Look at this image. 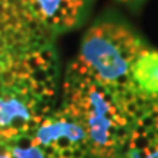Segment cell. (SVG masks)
Masks as SVG:
<instances>
[{
    "label": "cell",
    "mask_w": 158,
    "mask_h": 158,
    "mask_svg": "<svg viewBox=\"0 0 158 158\" xmlns=\"http://www.w3.org/2000/svg\"><path fill=\"white\" fill-rule=\"evenodd\" d=\"M135 91L149 102H158V50L147 45L132 66Z\"/></svg>",
    "instance_id": "52a82bcc"
},
{
    "label": "cell",
    "mask_w": 158,
    "mask_h": 158,
    "mask_svg": "<svg viewBox=\"0 0 158 158\" xmlns=\"http://www.w3.org/2000/svg\"><path fill=\"white\" fill-rule=\"evenodd\" d=\"M0 158H13L9 142L0 139Z\"/></svg>",
    "instance_id": "ba28073f"
},
{
    "label": "cell",
    "mask_w": 158,
    "mask_h": 158,
    "mask_svg": "<svg viewBox=\"0 0 158 158\" xmlns=\"http://www.w3.org/2000/svg\"><path fill=\"white\" fill-rule=\"evenodd\" d=\"M113 158H158V104L148 108Z\"/></svg>",
    "instance_id": "8992f818"
},
{
    "label": "cell",
    "mask_w": 158,
    "mask_h": 158,
    "mask_svg": "<svg viewBox=\"0 0 158 158\" xmlns=\"http://www.w3.org/2000/svg\"><path fill=\"white\" fill-rule=\"evenodd\" d=\"M157 104L133 91L116 89L68 70L62 107L84 129L95 158H113L127 142L139 117Z\"/></svg>",
    "instance_id": "6da1fadb"
},
{
    "label": "cell",
    "mask_w": 158,
    "mask_h": 158,
    "mask_svg": "<svg viewBox=\"0 0 158 158\" xmlns=\"http://www.w3.org/2000/svg\"><path fill=\"white\" fill-rule=\"evenodd\" d=\"M44 158H95L81 124L60 107L31 133Z\"/></svg>",
    "instance_id": "277c9868"
},
{
    "label": "cell",
    "mask_w": 158,
    "mask_h": 158,
    "mask_svg": "<svg viewBox=\"0 0 158 158\" xmlns=\"http://www.w3.org/2000/svg\"><path fill=\"white\" fill-rule=\"evenodd\" d=\"M118 2H122V3H129V5H132V3H138L139 0H118Z\"/></svg>",
    "instance_id": "9c48e42d"
},
{
    "label": "cell",
    "mask_w": 158,
    "mask_h": 158,
    "mask_svg": "<svg viewBox=\"0 0 158 158\" xmlns=\"http://www.w3.org/2000/svg\"><path fill=\"white\" fill-rule=\"evenodd\" d=\"M85 0H23V7L45 29L72 28L78 22Z\"/></svg>",
    "instance_id": "5b68a950"
},
{
    "label": "cell",
    "mask_w": 158,
    "mask_h": 158,
    "mask_svg": "<svg viewBox=\"0 0 158 158\" xmlns=\"http://www.w3.org/2000/svg\"><path fill=\"white\" fill-rule=\"evenodd\" d=\"M13 76L0 84V139L12 142L31 135L51 113L56 81L40 82L22 60L10 63Z\"/></svg>",
    "instance_id": "3957f363"
},
{
    "label": "cell",
    "mask_w": 158,
    "mask_h": 158,
    "mask_svg": "<svg viewBox=\"0 0 158 158\" xmlns=\"http://www.w3.org/2000/svg\"><path fill=\"white\" fill-rule=\"evenodd\" d=\"M147 45L126 25L117 22L97 23L84 35L78 56L69 69L116 89L136 92L130 72Z\"/></svg>",
    "instance_id": "7a4b0ae2"
}]
</instances>
